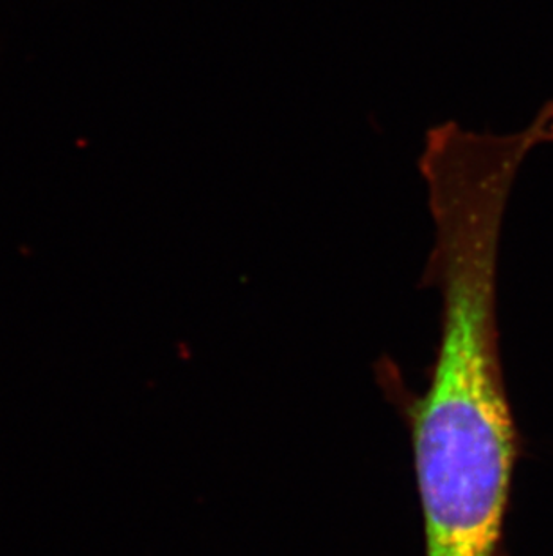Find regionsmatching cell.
Masks as SVG:
<instances>
[{
	"instance_id": "1",
	"label": "cell",
	"mask_w": 553,
	"mask_h": 556,
	"mask_svg": "<svg viewBox=\"0 0 553 556\" xmlns=\"http://www.w3.org/2000/svg\"><path fill=\"white\" fill-rule=\"evenodd\" d=\"M522 169L500 148L460 144L423 164L434 220L426 274L442 300L428 389L410 409L424 556H498L517 431L501 371L498 262Z\"/></svg>"
}]
</instances>
